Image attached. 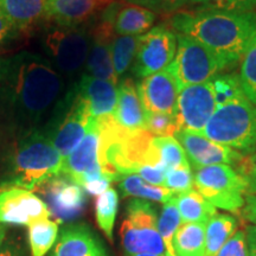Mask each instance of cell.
<instances>
[{
    "instance_id": "9",
    "label": "cell",
    "mask_w": 256,
    "mask_h": 256,
    "mask_svg": "<svg viewBox=\"0 0 256 256\" xmlns=\"http://www.w3.org/2000/svg\"><path fill=\"white\" fill-rule=\"evenodd\" d=\"M196 190L218 209L238 214L246 204L247 184L229 165H211L197 168L194 174Z\"/></svg>"
},
{
    "instance_id": "11",
    "label": "cell",
    "mask_w": 256,
    "mask_h": 256,
    "mask_svg": "<svg viewBox=\"0 0 256 256\" xmlns=\"http://www.w3.org/2000/svg\"><path fill=\"white\" fill-rule=\"evenodd\" d=\"M177 52V32L168 23L156 25L142 34L132 72L138 78H145L162 72L171 64Z\"/></svg>"
},
{
    "instance_id": "16",
    "label": "cell",
    "mask_w": 256,
    "mask_h": 256,
    "mask_svg": "<svg viewBox=\"0 0 256 256\" xmlns=\"http://www.w3.org/2000/svg\"><path fill=\"white\" fill-rule=\"evenodd\" d=\"M136 90L146 113L174 115L178 98V87L168 69L142 78Z\"/></svg>"
},
{
    "instance_id": "12",
    "label": "cell",
    "mask_w": 256,
    "mask_h": 256,
    "mask_svg": "<svg viewBox=\"0 0 256 256\" xmlns=\"http://www.w3.org/2000/svg\"><path fill=\"white\" fill-rule=\"evenodd\" d=\"M210 82L188 86L178 92L176 120L179 130L200 134L216 110Z\"/></svg>"
},
{
    "instance_id": "22",
    "label": "cell",
    "mask_w": 256,
    "mask_h": 256,
    "mask_svg": "<svg viewBox=\"0 0 256 256\" xmlns=\"http://www.w3.org/2000/svg\"><path fill=\"white\" fill-rule=\"evenodd\" d=\"M114 120L124 130H146V112L138 95L136 84L130 78H124L118 87V104L113 113Z\"/></svg>"
},
{
    "instance_id": "46",
    "label": "cell",
    "mask_w": 256,
    "mask_h": 256,
    "mask_svg": "<svg viewBox=\"0 0 256 256\" xmlns=\"http://www.w3.org/2000/svg\"><path fill=\"white\" fill-rule=\"evenodd\" d=\"M130 5H136L140 8H145L151 10V11L158 14V10L160 8L162 0H124Z\"/></svg>"
},
{
    "instance_id": "29",
    "label": "cell",
    "mask_w": 256,
    "mask_h": 256,
    "mask_svg": "<svg viewBox=\"0 0 256 256\" xmlns=\"http://www.w3.org/2000/svg\"><path fill=\"white\" fill-rule=\"evenodd\" d=\"M58 238V223L43 220L28 226V244L31 256H46Z\"/></svg>"
},
{
    "instance_id": "1",
    "label": "cell",
    "mask_w": 256,
    "mask_h": 256,
    "mask_svg": "<svg viewBox=\"0 0 256 256\" xmlns=\"http://www.w3.org/2000/svg\"><path fill=\"white\" fill-rule=\"evenodd\" d=\"M64 90L62 75L38 54L0 58V121L19 136L38 130Z\"/></svg>"
},
{
    "instance_id": "15",
    "label": "cell",
    "mask_w": 256,
    "mask_h": 256,
    "mask_svg": "<svg viewBox=\"0 0 256 256\" xmlns=\"http://www.w3.org/2000/svg\"><path fill=\"white\" fill-rule=\"evenodd\" d=\"M42 194L50 214L58 222H66L78 217L86 208L84 190L64 176L60 174L42 185Z\"/></svg>"
},
{
    "instance_id": "17",
    "label": "cell",
    "mask_w": 256,
    "mask_h": 256,
    "mask_svg": "<svg viewBox=\"0 0 256 256\" xmlns=\"http://www.w3.org/2000/svg\"><path fill=\"white\" fill-rule=\"evenodd\" d=\"M114 36L113 23L101 14L100 22L92 28V46L84 74L116 84L119 78L115 74L110 54V42Z\"/></svg>"
},
{
    "instance_id": "32",
    "label": "cell",
    "mask_w": 256,
    "mask_h": 256,
    "mask_svg": "<svg viewBox=\"0 0 256 256\" xmlns=\"http://www.w3.org/2000/svg\"><path fill=\"white\" fill-rule=\"evenodd\" d=\"M210 84L217 108L224 107L246 98L236 74H218L211 80Z\"/></svg>"
},
{
    "instance_id": "37",
    "label": "cell",
    "mask_w": 256,
    "mask_h": 256,
    "mask_svg": "<svg viewBox=\"0 0 256 256\" xmlns=\"http://www.w3.org/2000/svg\"><path fill=\"white\" fill-rule=\"evenodd\" d=\"M162 186L174 192L176 194L192 190V188H194V174L191 171V165L179 166L177 168L170 170L166 172L165 182Z\"/></svg>"
},
{
    "instance_id": "20",
    "label": "cell",
    "mask_w": 256,
    "mask_h": 256,
    "mask_svg": "<svg viewBox=\"0 0 256 256\" xmlns=\"http://www.w3.org/2000/svg\"><path fill=\"white\" fill-rule=\"evenodd\" d=\"M112 2L113 0H49L48 20L60 28L83 26Z\"/></svg>"
},
{
    "instance_id": "5",
    "label": "cell",
    "mask_w": 256,
    "mask_h": 256,
    "mask_svg": "<svg viewBox=\"0 0 256 256\" xmlns=\"http://www.w3.org/2000/svg\"><path fill=\"white\" fill-rule=\"evenodd\" d=\"M200 134L230 148L256 153V106L243 98L217 108Z\"/></svg>"
},
{
    "instance_id": "48",
    "label": "cell",
    "mask_w": 256,
    "mask_h": 256,
    "mask_svg": "<svg viewBox=\"0 0 256 256\" xmlns=\"http://www.w3.org/2000/svg\"><path fill=\"white\" fill-rule=\"evenodd\" d=\"M5 235H6V228L2 223H0V247L5 241Z\"/></svg>"
},
{
    "instance_id": "36",
    "label": "cell",
    "mask_w": 256,
    "mask_h": 256,
    "mask_svg": "<svg viewBox=\"0 0 256 256\" xmlns=\"http://www.w3.org/2000/svg\"><path fill=\"white\" fill-rule=\"evenodd\" d=\"M146 130L154 136H174L178 124L174 115L146 113Z\"/></svg>"
},
{
    "instance_id": "25",
    "label": "cell",
    "mask_w": 256,
    "mask_h": 256,
    "mask_svg": "<svg viewBox=\"0 0 256 256\" xmlns=\"http://www.w3.org/2000/svg\"><path fill=\"white\" fill-rule=\"evenodd\" d=\"M206 223H183L174 234V256H206Z\"/></svg>"
},
{
    "instance_id": "2",
    "label": "cell",
    "mask_w": 256,
    "mask_h": 256,
    "mask_svg": "<svg viewBox=\"0 0 256 256\" xmlns=\"http://www.w3.org/2000/svg\"><path fill=\"white\" fill-rule=\"evenodd\" d=\"M168 24L203 44L230 69L241 62L256 36V11L184 8L168 16Z\"/></svg>"
},
{
    "instance_id": "43",
    "label": "cell",
    "mask_w": 256,
    "mask_h": 256,
    "mask_svg": "<svg viewBox=\"0 0 256 256\" xmlns=\"http://www.w3.org/2000/svg\"><path fill=\"white\" fill-rule=\"evenodd\" d=\"M242 210V215L244 216V218L256 226V196L254 194L246 196V204Z\"/></svg>"
},
{
    "instance_id": "41",
    "label": "cell",
    "mask_w": 256,
    "mask_h": 256,
    "mask_svg": "<svg viewBox=\"0 0 256 256\" xmlns=\"http://www.w3.org/2000/svg\"><path fill=\"white\" fill-rule=\"evenodd\" d=\"M166 170L164 166H152L146 165L138 170L136 174L140 176L146 183L156 185V186H162L166 177Z\"/></svg>"
},
{
    "instance_id": "40",
    "label": "cell",
    "mask_w": 256,
    "mask_h": 256,
    "mask_svg": "<svg viewBox=\"0 0 256 256\" xmlns=\"http://www.w3.org/2000/svg\"><path fill=\"white\" fill-rule=\"evenodd\" d=\"M238 172L247 184V194L256 196V153L242 159L238 165Z\"/></svg>"
},
{
    "instance_id": "19",
    "label": "cell",
    "mask_w": 256,
    "mask_h": 256,
    "mask_svg": "<svg viewBox=\"0 0 256 256\" xmlns=\"http://www.w3.org/2000/svg\"><path fill=\"white\" fill-rule=\"evenodd\" d=\"M49 256H110L96 234L84 223L70 224L60 230Z\"/></svg>"
},
{
    "instance_id": "39",
    "label": "cell",
    "mask_w": 256,
    "mask_h": 256,
    "mask_svg": "<svg viewBox=\"0 0 256 256\" xmlns=\"http://www.w3.org/2000/svg\"><path fill=\"white\" fill-rule=\"evenodd\" d=\"M248 241L244 230H236L228 240V242L220 248L216 256H248Z\"/></svg>"
},
{
    "instance_id": "8",
    "label": "cell",
    "mask_w": 256,
    "mask_h": 256,
    "mask_svg": "<svg viewBox=\"0 0 256 256\" xmlns=\"http://www.w3.org/2000/svg\"><path fill=\"white\" fill-rule=\"evenodd\" d=\"M166 69L172 74L178 90H180L188 86L210 82L228 68L200 42L177 34V52Z\"/></svg>"
},
{
    "instance_id": "28",
    "label": "cell",
    "mask_w": 256,
    "mask_h": 256,
    "mask_svg": "<svg viewBox=\"0 0 256 256\" xmlns=\"http://www.w3.org/2000/svg\"><path fill=\"white\" fill-rule=\"evenodd\" d=\"M238 229V220L226 214H216L206 226V256H216Z\"/></svg>"
},
{
    "instance_id": "13",
    "label": "cell",
    "mask_w": 256,
    "mask_h": 256,
    "mask_svg": "<svg viewBox=\"0 0 256 256\" xmlns=\"http://www.w3.org/2000/svg\"><path fill=\"white\" fill-rule=\"evenodd\" d=\"M50 216L46 202L31 191L17 186L0 190V223L28 226Z\"/></svg>"
},
{
    "instance_id": "42",
    "label": "cell",
    "mask_w": 256,
    "mask_h": 256,
    "mask_svg": "<svg viewBox=\"0 0 256 256\" xmlns=\"http://www.w3.org/2000/svg\"><path fill=\"white\" fill-rule=\"evenodd\" d=\"M192 0H162L158 14L171 16L191 5Z\"/></svg>"
},
{
    "instance_id": "7",
    "label": "cell",
    "mask_w": 256,
    "mask_h": 256,
    "mask_svg": "<svg viewBox=\"0 0 256 256\" xmlns=\"http://www.w3.org/2000/svg\"><path fill=\"white\" fill-rule=\"evenodd\" d=\"M121 244L127 255H165L166 248L158 230V216L154 206L146 200L128 202L120 229Z\"/></svg>"
},
{
    "instance_id": "21",
    "label": "cell",
    "mask_w": 256,
    "mask_h": 256,
    "mask_svg": "<svg viewBox=\"0 0 256 256\" xmlns=\"http://www.w3.org/2000/svg\"><path fill=\"white\" fill-rule=\"evenodd\" d=\"M75 89L88 104L92 119L113 115L118 104L116 84L83 74L78 84H75Z\"/></svg>"
},
{
    "instance_id": "44",
    "label": "cell",
    "mask_w": 256,
    "mask_h": 256,
    "mask_svg": "<svg viewBox=\"0 0 256 256\" xmlns=\"http://www.w3.org/2000/svg\"><path fill=\"white\" fill-rule=\"evenodd\" d=\"M16 34V30L11 23L6 19L4 16L0 14V46L5 43L6 40L11 38L12 34Z\"/></svg>"
},
{
    "instance_id": "35",
    "label": "cell",
    "mask_w": 256,
    "mask_h": 256,
    "mask_svg": "<svg viewBox=\"0 0 256 256\" xmlns=\"http://www.w3.org/2000/svg\"><path fill=\"white\" fill-rule=\"evenodd\" d=\"M240 63V84L246 98L256 106V36L249 43Z\"/></svg>"
},
{
    "instance_id": "26",
    "label": "cell",
    "mask_w": 256,
    "mask_h": 256,
    "mask_svg": "<svg viewBox=\"0 0 256 256\" xmlns=\"http://www.w3.org/2000/svg\"><path fill=\"white\" fill-rule=\"evenodd\" d=\"M176 204L183 223H208L216 215V208L208 202L197 190H188L176 194Z\"/></svg>"
},
{
    "instance_id": "23",
    "label": "cell",
    "mask_w": 256,
    "mask_h": 256,
    "mask_svg": "<svg viewBox=\"0 0 256 256\" xmlns=\"http://www.w3.org/2000/svg\"><path fill=\"white\" fill-rule=\"evenodd\" d=\"M49 0H0V14L16 32H28L48 20Z\"/></svg>"
},
{
    "instance_id": "47",
    "label": "cell",
    "mask_w": 256,
    "mask_h": 256,
    "mask_svg": "<svg viewBox=\"0 0 256 256\" xmlns=\"http://www.w3.org/2000/svg\"><path fill=\"white\" fill-rule=\"evenodd\" d=\"M246 236H247L248 241V256H256V226H247Z\"/></svg>"
},
{
    "instance_id": "18",
    "label": "cell",
    "mask_w": 256,
    "mask_h": 256,
    "mask_svg": "<svg viewBox=\"0 0 256 256\" xmlns=\"http://www.w3.org/2000/svg\"><path fill=\"white\" fill-rule=\"evenodd\" d=\"M98 142H100L98 124V121L92 118L82 142L63 160L60 174L70 179L74 183L78 184L82 176L95 170H100Z\"/></svg>"
},
{
    "instance_id": "33",
    "label": "cell",
    "mask_w": 256,
    "mask_h": 256,
    "mask_svg": "<svg viewBox=\"0 0 256 256\" xmlns=\"http://www.w3.org/2000/svg\"><path fill=\"white\" fill-rule=\"evenodd\" d=\"M159 160L166 171L177 168L179 166L190 165L183 146L174 136H154L153 138Z\"/></svg>"
},
{
    "instance_id": "38",
    "label": "cell",
    "mask_w": 256,
    "mask_h": 256,
    "mask_svg": "<svg viewBox=\"0 0 256 256\" xmlns=\"http://www.w3.org/2000/svg\"><path fill=\"white\" fill-rule=\"evenodd\" d=\"M192 5H198L200 8L232 12L256 11V0H192L190 6Z\"/></svg>"
},
{
    "instance_id": "10",
    "label": "cell",
    "mask_w": 256,
    "mask_h": 256,
    "mask_svg": "<svg viewBox=\"0 0 256 256\" xmlns=\"http://www.w3.org/2000/svg\"><path fill=\"white\" fill-rule=\"evenodd\" d=\"M92 116L88 104L78 94L75 87L66 92L55 106L48 130H44L62 156L63 160L80 145Z\"/></svg>"
},
{
    "instance_id": "45",
    "label": "cell",
    "mask_w": 256,
    "mask_h": 256,
    "mask_svg": "<svg viewBox=\"0 0 256 256\" xmlns=\"http://www.w3.org/2000/svg\"><path fill=\"white\" fill-rule=\"evenodd\" d=\"M0 256H25V252L18 243L5 242L0 247Z\"/></svg>"
},
{
    "instance_id": "49",
    "label": "cell",
    "mask_w": 256,
    "mask_h": 256,
    "mask_svg": "<svg viewBox=\"0 0 256 256\" xmlns=\"http://www.w3.org/2000/svg\"><path fill=\"white\" fill-rule=\"evenodd\" d=\"M127 256H165V255H154V254H147V252H144V254H136V255H127Z\"/></svg>"
},
{
    "instance_id": "4",
    "label": "cell",
    "mask_w": 256,
    "mask_h": 256,
    "mask_svg": "<svg viewBox=\"0 0 256 256\" xmlns=\"http://www.w3.org/2000/svg\"><path fill=\"white\" fill-rule=\"evenodd\" d=\"M63 158L44 130L19 136L12 156L11 182L14 186L34 190L60 174Z\"/></svg>"
},
{
    "instance_id": "3",
    "label": "cell",
    "mask_w": 256,
    "mask_h": 256,
    "mask_svg": "<svg viewBox=\"0 0 256 256\" xmlns=\"http://www.w3.org/2000/svg\"><path fill=\"white\" fill-rule=\"evenodd\" d=\"M96 121L100 132L98 162L102 172L112 182L121 176L136 174L142 166H162L153 144L154 136L146 130L134 132L124 130L118 124L113 115Z\"/></svg>"
},
{
    "instance_id": "24",
    "label": "cell",
    "mask_w": 256,
    "mask_h": 256,
    "mask_svg": "<svg viewBox=\"0 0 256 256\" xmlns=\"http://www.w3.org/2000/svg\"><path fill=\"white\" fill-rule=\"evenodd\" d=\"M156 19V12L136 5L114 2L113 28L120 36H142L151 30Z\"/></svg>"
},
{
    "instance_id": "34",
    "label": "cell",
    "mask_w": 256,
    "mask_h": 256,
    "mask_svg": "<svg viewBox=\"0 0 256 256\" xmlns=\"http://www.w3.org/2000/svg\"><path fill=\"white\" fill-rule=\"evenodd\" d=\"M176 197V196H174ZM174 197L164 203L162 214L158 218V230L166 248V256H174L172 241L174 234L177 232L179 226H182V217L176 204Z\"/></svg>"
},
{
    "instance_id": "14",
    "label": "cell",
    "mask_w": 256,
    "mask_h": 256,
    "mask_svg": "<svg viewBox=\"0 0 256 256\" xmlns=\"http://www.w3.org/2000/svg\"><path fill=\"white\" fill-rule=\"evenodd\" d=\"M174 138L183 146L191 168H200L211 165L238 166L244 154L228 146L220 145L198 133L179 130Z\"/></svg>"
},
{
    "instance_id": "27",
    "label": "cell",
    "mask_w": 256,
    "mask_h": 256,
    "mask_svg": "<svg viewBox=\"0 0 256 256\" xmlns=\"http://www.w3.org/2000/svg\"><path fill=\"white\" fill-rule=\"evenodd\" d=\"M118 180H119V188L124 197H136L146 200L166 203L176 196L174 192L164 186H156V185L146 183L138 174L121 176Z\"/></svg>"
},
{
    "instance_id": "31",
    "label": "cell",
    "mask_w": 256,
    "mask_h": 256,
    "mask_svg": "<svg viewBox=\"0 0 256 256\" xmlns=\"http://www.w3.org/2000/svg\"><path fill=\"white\" fill-rule=\"evenodd\" d=\"M119 209V196L114 188H110L104 194L98 196L95 202V215L100 229L108 240L113 238V229Z\"/></svg>"
},
{
    "instance_id": "6",
    "label": "cell",
    "mask_w": 256,
    "mask_h": 256,
    "mask_svg": "<svg viewBox=\"0 0 256 256\" xmlns=\"http://www.w3.org/2000/svg\"><path fill=\"white\" fill-rule=\"evenodd\" d=\"M92 46V30L87 26H55L42 36V48L60 75L75 78L86 66Z\"/></svg>"
},
{
    "instance_id": "30",
    "label": "cell",
    "mask_w": 256,
    "mask_h": 256,
    "mask_svg": "<svg viewBox=\"0 0 256 256\" xmlns=\"http://www.w3.org/2000/svg\"><path fill=\"white\" fill-rule=\"evenodd\" d=\"M140 36H120L115 34L110 42V54L118 78L124 76L136 60Z\"/></svg>"
}]
</instances>
